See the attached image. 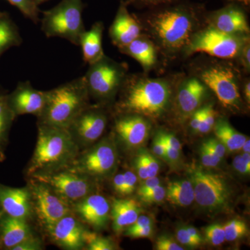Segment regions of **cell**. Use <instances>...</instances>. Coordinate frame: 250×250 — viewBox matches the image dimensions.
I'll use <instances>...</instances> for the list:
<instances>
[{"instance_id": "6da1fadb", "label": "cell", "mask_w": 250, "mask_h": 250, "mask_svg": "<svg viewBox=\"0 0 250 250\" xmlns=\"http://www.w3.org/2000/svg\"><path fill=\"white\" fill-rule=\"evenodd\" d=\"M152 9L145 21L157 45L169 55L184 49L195 32L202 6L177 0Z\"/></svg>"}, {"instance_id": "7a4b0ae2", "label": "cell", "mask_w": 250, "mask_h": 250, "mask_svg": "<svg viewBox=\"0 0 250 250\" xmlns=\"http://www.w3.org/2000/svg\"><path fill=\"white\" fill-rule=\"evenodd\" d=\"M116 104L120 114L139 115L158 119L167 111L172 98V86L165 79L126 76Z\"/></svg>"}, {"instance_id": "3957f363", "label": "cell", "mask_w": 250, "mask_h": 250, "mask_svg": "<svg viewBox=\"0 0 250 250\" xmlns=\"http://www.w3.org/2000/svg\"><path fill=\"white\" fill-rule=\"evenodd\" d=\"M38 128L37 143L27 169L28 175L32 177L67 168L80 149L68 130L40 124Z\"/></svg>"}, {"instance_id": "277c9868", "label": "cell", "mask_w": 250, "mask_h": 250, "mask_svg": "<svg viewBox=\"0 0 250 250\" xmlns=\"http://www.w3.org/2000/svg\"><path fill=\"white\" fill-rule=\"evenodd\" d=\"M89 99L83 77L47 90L45 106L38 117V124L67 129L90 104Z\"/></svg>"}, {"instance_id": "5b68a950", "label": "cell", "mask_w": 250, "mask_h": 250, "mask_svg": "<svg viewBox=\"0 0 250 250\" xmlns=\"http://www.w3.org/2000/svg\"><path fill=\"white\" fill-rule=\"evenodd\" d=\"M82 0H62L52 9L43 12L41 30L47 38L59 37L80 46L81 36L85 31Z\"/></svg>"}, {"instance_id": "8992f818", "label": "cell", "mask_w": 250, "mask_h": 250, "mask_svg": "<svg viewBox=\"0 0 250 250\" xmlns=\"http://www.w3.org/2000/svg\"><path fill=\"white\" fill-rule=\"evenodd\" d=\"M188 177L193 187L195 202L202 210L216 213L228 208L231 190L223 176L193 165L188 169Z\"/></svg>"}, {"instance_id": "52a82bcc", "label": "cell", "mask_w": 250, "mask_h": 250, "mask_svg": "<svg viewBox=\"0 0 250 250\" xmlns=\"http://www.w3.org/2000/svg\"><path fill=\"white\" fill-rule=\"evenodd\" d=\"M127 67L106 55L89 65L84 78L90 98L100 104L111 103L119 93L126 76Z\"/></svg>"}, {"instance_id": "ba28073f", "label": "cell", "mask_w": 250, "mask_h": 250, "mask_svg": "<svg viewBox=\"0 0 250 250\" xmlns=\"http://www.w3.org/2000/svg\"><path fill=\"white\" fill-rule=\"evenodd\" d=\"M197 73V79L214 93L224 107L231 111L241 109L238 77L231 65L225 62H213L199 68Z\"/></svg>"}, {"instance_id": "9c48e42d", "label": "cell", "mask_w": 250, "mask_h": 250, "mask_svg": "<svg viewBox=\"0 0 250 250\" xmlns=\"http://www.w3.org/2000/svg\"><path fill=\"white\" fill-rule=\"evenodd\" d=\"M248 40L249 36L231 35L208 25L195 31L184 50L189 55L202 52L220 59H232L239 57Z\"/></svg>"}, {"instance_id": "30bf717a", "label": "cell", "mask_w": 250, "mask_h": 250, "mask_svg": "<svg viewBox=\"0 0 250 250\" xmlns=\"http://www.w3.org/2000/svg\"><path fill=\"white\" fill-rule=\"evenodd\" d=\"M118 155L113 139L106 138L79 154L67 168L92 179H103L116 170Z\"/></svg>"}, {"instance_id": "8fae6325", "label": "cell", "mask_w": 250, "mask_h": 250, "mask_svg": "<svg viewBox=\"0 0 250 250\" xmlns=\"http://www.w3.org/2000/svg\"><path fill=\"white\" fill-rule=\"evenodd\" d=\"M28 187L31 192L33 214L47 232L59 220L72 213L71 205L48 186L31 179Z\"/></svg>"}, {"instance_id": "7c38bea8", "label": "cell", "mask_w": 250, "mask_h": 250, "mask_svg": "<svg viewBox=\"0 0 250 250\" xmlns=\"http://www.w3.org/2000/svg\"><path fill=\"white\" fill-rule=\"evenodd\" d=\"M31 178L48 186L71 205L93 193L95 187L93 179L68 168L36 174Z\"/></svg>"}, {"instance_id": "4fadbf2b", "label": "cell", "mask_w": 250, "mask_h": 250, "mask_svg": "<svg viewBox=\"0 0 250 250\" xmlns=\"http://www.w3.org/2000/svg\"><path fill=\"white\" fill-rule=\"evenodd\" d=\"M104 104H89L75 118L67 128L79 147L93 146L103 136L108 123Z\"/></svg>"}, {"instance_id": "5bb4252c", "label": "cell", "mask_w": 250, "mask_h": 250, "mask_svg": "<svg viewBox=\"0 0 250 250\" xmlns=\"http://www.w3.org/2000/svg\"><path fill=\"white\" fill-rule=\"evenodd\" d=\"M150 130L147 118L139 115L121 114L115 121V134L127 149L142 146L149 138Z\"/></svg>"}, {"instance_id": "9a60e30c", "label": "cell", "mask_w": 250, "mask_h": 250, "mask_svg": "<svg viewBox=\"0 0 250 250\" xmlns=\"http://www.w3.org/2000/svg\"><path fill=\"white\" fill-rule=\"evenodd\" d=\"M46 91L35 89L29 81L20 82L8 94V103L15 116L31 114L39 117L45 106Z\"/></svg>"}, {"instance_id": "2e32d148", "label": "cell", "mask_w": 250, "mask_h": 250, "mask_svg": "<svg viewBox=\"0 0 250 250\" xmlns=\"http://www.w3.org/2000/svg\"><path fill=\"white\" fill-rule=\"evenodd\" d=\"M209 25L231 35L248 36L250 27L244 10L241 5L230 3L225 7L208 14Z\"/></svg>"}, {"instance_id": "e0dca14e", "label": "cell", "mask_w": 250, "mask_h": 250, "mask_svg": "<svg viewBox=\"0 0 250 250\" xmlns=\"http://www.w3.org/2000/svg\"><path fill=\"white\" fill-rule=\"evenodd\" d=\"M73 208L79 218L95 229H103L107 225L111 206L103 195L90 194L74 204Z\"/></svg>"}, {"instance_id": "ac0fdd59", "label": "cell", "mask_w": 250, "mask_h": 250, "mask_svg": "<svg viewBox=\"0 0 250 250\" xmlns=\"http://www.w3.org/2000/svg\"><path fill=\"white\" fill-rule=\"evenodd\" d=\"M87 230L71 213L59 220L48 231L52 241L64 249L79 250L85 248Z\"/></svg>"}, {"instance_id": "d6986e66", "label": "cell", "mask_w": 250, "mask_h": 250, "mask_svg": "<svg viewBox=\"0 0 250 250\" xmlns=\"http://www.w3.org/2000/svg\"><path fill=\"white\" fill-rule=\"evenodd\" d=\"M0 207L6 215L27 221L33 215L29 187L12 188L0 184Z\"/></svg>"}, {"instance_id": "ffe728a7", "label": "cell", "mask_w": 250, "mask_h": 250, "mask_svg": "<svg viewBox=\"0 0 250 250\" xmlns=\"http://www.w3.org/2000/svg\"><path fill=\"white\" fill-rule=\"evenodd\" d=\"M127 6L125 0H121L116 17L109 29L112 42L118 48L127 45L141 36V24L129 14Z\"/></svg>"}, {"instance_id": "44dd1931", "label": "cell", "mask_w": 250, "mask_h": 250, "mask_svg": "<svg viewBox=\"0 0 250 250\" xmlns=\"http://www.w3.org/2000/svg\"><path fill=\"white\" fill-rule=\"evenodd\" d=\"M207 90L208 88L196 77L186 80L177 95V106L181 116L188 118L198 109L207 96Z\"/></svg>"}, {"instance_id": "7402d4cb", "label": "cell", "mask_w": 250, "mask_h": 250, "mask_svg": "<svg viewBox=\"0 0 250 250\" xmlns=\"http://www.w3.org/2000/svg\"><path fill=\"white\" fill-rule=\"evenodd\" d=\"M142 208L138 202L131 199H116L113 201L110 216L113 221V231L123 232L136 221Z\"/></svg>"}, {"instance_id": "603a6c76", "label": "cell", "mask_w": 250, "mask_h": 250, "mask_svg": "<svg viewBox=\"0 0 250 250\" xmlns=\"http://www.w3.org/2000/svg\"><path fill=\"white\" fill-rule=\"evenodd\" d=\"M0 233L1 243L9 250L32 236L27 220L8 215L0 221Z\"/></svg>"}, {"instance_id": "cb8c5ba5", "label": "cell", "mask_w": 250, "mask_h": 250, "mask_svg": "<svg viewBox=\"0 0 250 250\" xmlns=\"http://www.w3.org/2000/svg\"><path fill=\"white\" fill-rule=\"evenodd\" d=\"M104 24L102 22L94 23L90 30H85L81 36L80 46L83 59L87 63L93 64L104 57L103 47Z\"/></svg>"}, {"instance_id": "d4e9b609", "label": "cell", "mask_w": 250, "mask_h": 250, "mask_svg": "<svg viewBox=\"0 0 250 250\" xmlns=\"http://www.w3.org/2000/svg\"><path fill=\"white\" fill-rule=\"evenodd\" d=\"M119 50L137 61L146 70H150L156 63L155 45L153 41L145 36H140L127 45L119 48Z\"/></svg>"}, {"instance_id": "484cf974", "label": "cell", "mask_w": 250, "mask_h": 250, "mask_svg": "<svg viewBox=\"0 0 250 250\" xmlns=\"http://www.w3.org/2000/svg\"><path fill=\"white\" fill-rule=\"evenodd\" d=\"M19 28L7 12L0 11V57L6 51L22 43Z\"/></svg>"}, {"instance_id": "4316f807", "label": "cell", "mask_w": 250, "mask_h": 250, "mask_svg": "<svg viewBox=\"0 0 250 250\" xmlns=\"http://www.w3.org/2000/svg\"><path fill=\"white\" fill-rule=\"evenodd\" d=\"M166 190V198L172 205L187 207L195 202L193 187L189 179L171 182Z\"/></svg>"}, {"instance_id": "83f0119b", "label": "cell", "mask_w": 250, "mask_h": 250, "mask_svg": "<svg viewBox=\"0 0 250 250\" xmlns=\"http://www.w3.org/2000/svg\"><path fill=\"white\" fill-rule=\"evenodd\" d=\"M215 136L223 143L229 152H236L241 149L243 143L248 139L246 136L238 132L225 119H219L214 126Z\"/></svg>"}, {"instance_id": "f1b7e54d", "label": "cell", "mask_w": 250, "mask_h": 250, "mask_svg": "<svg viewBox=\"0 0 250 250\" xmlns=\"http://www.w3.org/2000/svg\"><path fill=\"white\" fill-rule=\"evenodd\" d=\"M16 117L8 103L7 95L0 93V156H3L4 147L8 141L11 125Z\"/></svg>"}, {"instance_id": "f546056e", "label": "cell", "mask_w": 250, "mask_h": 250, "mask_svg": "<svg viewBox=\"0 0 250 250\" xmlns=\"http://www.w3.org/2000/svg\"><path fill=\"white\" fill-rule=\"evenodd\" d=\"M223 226L226 241H238L246 236L248 233L247 224L243 220H238V219L231 220Z\"/></svg>"}, {"instance_id": "4dcf8cb0", "label": "cell", "mask_w": 250, "mask_h": 250, "mask_svg": "<svg viewBox=\"0 0 250 250\" xmlns=\"http://www.w3.org/2000/svg\"><path fill=\"white\" fill-rule=\"evenodd\" d=\"M8 1L17 9L24 17L30 20L33 22L37 24L39 22V5L36 4L35 0H7Z\"/></svg>"}, {"instance_id": "1f68e13d", "label": "cell", "mask_w": 250, "mask_h": 250, "mask_svg": "<svg viewBox=\"0 0 250 250\" xmlns=\"http://www.w3.org/2000/svg\"><path fill=\"white\" fill-rule=\"evenodd\" d=\"M85 247L89 250H113L116 246L108 238L98 236L87 230L85 233Z\"/></svg>"}, {"instance_id": "d6a6232c", "label": "cell", "mask_w": 250, "mask_h": 250, "mask_svg": "<svg viewBox=\"0 0 250 250\" xmlns=\"http://www.w3.org/2000/svg\"><path fill=\"white\" fill-rule=\"evenodd\" d=\"M205 233L206 241L211 246H220L226 241L224 226L220 224H212L207 227Z\"/></svg>"}, {"instance_id": "836d02e7", "label": "cell", "mask_w": 250, "mask_h": 250, "mask_svg": "<svg viewBox=\"0 0 250 250\" xmlns=\"http://www.w3.org/2000/svg\"><path fill=\"white\" fill-rule=\"evenodd\" d=\"M215 122V111L213 106L212 105L205 106V115L197 132L202 134H207L213 129Z\"/></svg>"}, {"instance_id": "e575fe53", "label": "cell", "mask_w": 250, "mask_h": 250, "mask_svg": "<svg viewBox=\"0 0 250 250\" xmlns=\"http://www.w3.org/2000/svg\"><path fill=\"white\" fill-rule=\"evenodd\" d=\"M166 188L161 184L156 186L152 190L145 193L144 195L139 196L140 200L148 205L160 203L166 198Z\"/></svg>"}, {"instance_id": "d590c367", "label": "cell", "mask_w": 250, "mask_h": 250, "mask_svg": "<svg viewBox=\"0 0 250 250\" xmlns=\"http://www.w3.org/2000/svg\"><path fill=\"white\" fill-rule=\"evenodd\" d=\"M200 156L202 165L206 168H214L218 167L222 161L221 159L215 155L214 153L203 143L200 147Z\"/></svg>"}, {"instance_id": "8d00e7d4", "label": "cell", "mask_w": 250, "mask_h": 250, "mask_svg": "<svg viewBox=\"0 0 250 250\" xmlns=\"http://www.w3.org/2000/svg\"><path fill=\"white\" fill-rule=\"evenodd\" d=\"M158 250H184V248L177 243L175 239L169 235H161L158 237L155 244Z\"/></svg>"}, {"instance_id": "74e56055", "label": "cell", "mask_w": 250, "mask_h": 250, "mask_svg": "<svg viewBox=\"0 0 250 250\" xmlns=\"http://www.w3.org/2000/svg\"><path fill=\"white\" fill-rule=\"evenodd\" d=\"M141 154H142L143 159H144L145 164L149 173V177H156L160 170V164L159 161L155 157L147 151L141 149Z\"/></svg>"}, {"instance_id": "f35d334b", "label": "cell", "mask_w": 250, "mask_h": 250, "mask_svg": "<svg viewBox=\"0 0 250 250\" xmlns=\"http://www.w3.org/2000/svg\"><path fill=\"white\" fill-rule=\"evenodd\" d=\"M166 143L163 137L161 131L158 132L152 143V151L154 156L166 161Z\"/></svg>"}, {"instance_id": "ab89813d", "label": "cell", "mask_w": 250, "mask_h": 250, "mask_svg": "<svg viewBox=\"0 0 250 250\" xmlns=\"http://www.w3.org/2000/svg\"><path fill=\"white\" fill-rule=\"evenodd\" d=\"M177 240L182 246L188 247V248H196L200 245L188 233L185 227H179L177 229Z\"/></svg>"}, {"instance_id": "60d3db41", "label": "cell", "mask_w": 250, "mask_h": 250, "mask_svg": "<svg viewBox=\"0 0 250 250\" xmlns=\"http://www.w3.org/2000/svg\"><path fill=\"white\" fill-rule=\"evenodd\" d=\"M177 0H125V2L129 5H133L137 8L154 7L159 5L168 4Z\"/></svg>"}, {"instance_id": "b9f144b4", "label": "cell", "mask_w": 250, "mask_h": 250, "mask_svg": "<svg viewBox=\"0 0 250 250\" xmlns=\"http://www.w3.org/2000/svg\"><path fill=\"white\" fill-rule=\"evenodd\" d=\"M204 145H205L208 149H210L215 155L218 156L220 159H223L224 156L226 154L227 149L223 143L219 141L217 138H212V139H207L204 141Z\"/></svg>"}, {"instance_id": "7bdbcfd3", "label": "cell", "mask_w": 250, "mask_h": 250, "mask_svg": "<svg viewBox=\"0 0 250 250\" xmlns=\"http://www.w3.org/2000/svg\"><path fill=\"white\" fill-rule=\"evenodd\" d=\"M42 243L39 238L33 236L29 237L17 246L14 247L12 250H40L42 249Z\"/></svg>"}, {"instance_id": "ee69618b", "label": "cell", "mask_w": 250, "mask_h": 250, "mask_svg": "<svg viewBox=\"0 0 250 250\" xmlns=\"http://www.w3.org/2000/svg\"><path fill=\"white\" fill-rule=\"evenodd\" d=\"M125 180V195L132 194L136 188L138 176L131 171H126L123 173Z\"/></svg>"}, {"instance_id": "f6af8a7d", "label": "cell", "mask_w": 250, "mask_h": 250, "mask_svg": "<svg viewBox=\"0 0 250 250\" xmlns=\"http://www.w3.org/2000/svg\"><path fill=\"white\" fill-rule=\"evenodd\" d=\"M153 231V225H150L136 229H126L125 235L133 238H149L152 236Z\"/></svg>"}, {"instance_id": "bcb514c9", "label": "cell", "mask_w": 250, "mask_h": 250, "mask_svg": "<svg viewBox=\"0 0 250 250\" xmlns=\"http://www.w3.org/2000/svg\"><path fill=\"white\" fill-rule=\"evenodd\" d=\"M134 164L135 168L137 171L138 177L141 180L143 181L149 178V173H148L147 167H146L141 151H139V154L135 157Z\"/></svg>"}, {"instance_id": "7dc6e473", "label": "cell", "mask_w": 250, "mask_h": 250, "mask_svg": "<svg viewBox=\"0 0 250 250\" xmlns=\"http://www.w3.org/2000/svg\"><path fill=\"white\" fill-rule=\"evenodd\" d=\"M160 179L157 177H149V178L145 179L143 181V183L140 186L139 190H138V195L139 196L144 195L145 193L152 190L156 186L160 185Z\"/></svg>"}, {"instance_id": "c3c4849f", "label": "cell", "mask_w": 250, "mask_h": 250, "mask_svg": "<svg viewBox=\"0 0 250 250\" xmlns=\"http://www.w3.org/2000/svg\"><path fill=\"white\" fill-rule=\"evenodd\" d=\"M233 167L234 170L242 175H250V166L243 160L241 155L236 156L233 160Z\"/></svg>"}, {"instance_id": "681fc988", "label": "cell", "mask_w": 250, "mask_h": 250, "mask_svg": "<svg viewBox=\"0 0 250 250\" xmlns=\"http://www.w3.org/2000/svg\"><path fill=\"white\" fill-rule=\"evenodd\" d=\"M205 115V106L201 108H198L190 116V126L192 131H196L198 129L199 126L203 119Z\"/></svg>"}, {"instance_id": "f907efd6", "label": "cell", "mask_w": 250, "mask_h": 250, "mask_svg": "<svg viewBox=\"0 0 250 250\" xmlns=\"http://www.w3.org/2000/svg\"><path fill=\"white\" fill-rule=\"evenodd\" d=\"M250 40L247 41L243 45L239 56L241 57V63L247 71H250Z\"/></svg>"}, {"instance_id": "816d5d0a", "label": "cell", "mask_w": 250, "mask_h": 250, "mask_svg": "<svg viewBox=\"0 0 250 250\" xmlns=\"http://www.w3.org/2000/svg\"><path fill=\"white\" fill-rule=\"evenodd\" d=\"M161 134H162L163 137L165 140L167 146H170L171 147L174 148V149L182 152V144H181L180 141H179L178 139L174 134H170V133L164 132V131H161Z\"/></svg>"}, {"instance_id": "f5cc1de1", "label": "cell", "mask_w": 250, "mask_h": 250, "mask_svg": "<svg viewBox=\"0 0 250 250\" xmlns=\"http://www.w3.org/2000/svg\"><path fill=\"white\" fill-rule=\"evenodd\" d=\"M113 187L115 191L125 196V180L123 173L117 174L113 179Z\"/></svg>"}, {"instance_id": "db71d44e", "label": "cell", "mask_w": 250, "mask_h": 250, "mask_svg": "<svg viewBox=\"0 0 250 250\" xmlns=\"http://www.w3.org/2000/svg\"><path fill=\"white\" fill-rule=\"evenodd\" d=\"M153 225V220L147 215H140L136 221L133 225L126 228V229H136L144 228L148 225Z\"/></svg>"}, {"instance_id": "11a10c76", "label": "cell", "mask_w": 250, "mask_h": 250, "mask_svg": "<svg viewBox=\"0 0 250 250\" xmlns=\"http://www.w3.org/2000/svg\"><path fill=\"white\" fill-rule=\"evenodd\" d=\"M181 153L182 152L166 144V161H168L169 162L171 163L177 162L180 159Z\"/></svg>"}, {"instance_id": "9f6ffc18", "label": "cell", "mask_w": 250, "mask_h": 250, "mask_svg": "<svg viewBox=\"0 0 250 250\" xmlns=\"http://www.w3.org/2000/svg\"><path fill=\"white\" fill-rule=\"evenodd\" d=\"M185 228L187 229L188 233L190 235V236H191L193 239H195V241L198 242L200 244H201L202 241H203V239H202L201 234L199 232L198 230L192 226H185Z\"/></svg>"}, {"instance_id": "6f0895ef", "label": "cell", "mask_w": 250, "mask_h": 250, "mask_svg": "<svg viewBox=\"0 0 250 250\" xmlns=\"http://www.w3.org/2000/svg\"><path fill=\"white\" fill-rule=\"evenodd\" d=\"M243 93H244L245 99L246 103L250 104V81L245 83L244 88H243Z\"/></svg>"}, {"instance_id": "680465c9", "label": "cell", "mask_w": 250, "mask_h": 250, "mask_svg": "<svg viewBox=\"0 0 250 250\" xmlns=\"http://www.w3.org/2000/svg\"><path fill=\"white\" fill-rule=\"evenodd\" d=\"M228 1H231V3H236L241 5L242 6H250V0H228Z\"/></svg>"}, {"instance_id": "91938a15", "label": "cell", "mask_w": 250, "mask_h": 250, "mask_svg": "<svg viewBox=\"0 0 250 250\" xmlns=\"http://www.w3.org/2000/svg\"><path fill=\"white\" fill-rule=\"evenodd\" d=\"M241 149H243V152L250 153V141L249 138L246 139L245 143L242 146Z\"/></svg>"}, {"instance_id": "94428289", "label": "cell", "mask_w": 250, "mask_h": 250, "mask_svg": "<svg viewBox=\"0 0 250 250\" xmlns=\"http://www.w3.org/2000/svg\"><path fill=\"white\" fill-rule=\"evenodd\" d=\"M48 1V0H35L36 4L38 5L42 4V3L45 2V1Z\"/></svg>"}]
</instances>
